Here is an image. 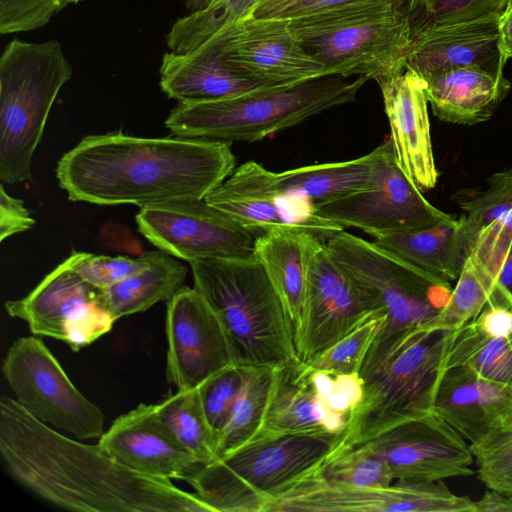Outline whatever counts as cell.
I'll list each match as a JSON object with an SVG mask.
<instances>
[{
	"instance_id": "cell-8",
	"label": "cell",
	"mask_w": 512,
	"mask_h": 512,
	"mask_svg": "<svg viewBox=\"0 0 512 512\" xmlns=\"http://www.w3.org/2000/svg\"><path fill=\"white\" fill-rule=\"evenodd\" d=\"M450 332L418 328L360 371L362 399L333 452L363 445L403 421L432 411Z\"/></svg>"
},
{
	"instance_id": "cell-52",
	"label": "cell",
	"mask_w": 512,
	"mask_h": 512,
	"mask_svg": "<svg viewBox=\"0 0 512 512\" xmlns=\"http://www.w3.org/2000/svg\"><path fill=\"white\" fill-rule=\"evenodd\" d=\"M509 338V341H510V344H511V347H512V332L510 333V335L508 336Z\"/></svg>"
},
{
	"instance_id": "cell-26",
	"label": "cell",
	"mask_w": 512,
	"mask_h": 512,
	"mask_svg": "<svg viewBox=\"0 0 512 512\" xmlns=\"http://www.w3.org/2000/svg\"><path fill=\"white\" fill-rule=\"evenodd\" d=\"M347 421L330 412L309 379V366L298 362L273 369L269 399L259 432L341 434Z\"/></svg>"
},
{
	"instance_id": "cell-15",
	"label": "cell",
	"mask_w": 512,
	"mask_h": 512,
	"mask_svg": "<svg viewBox=\"0 0 512 512\" xmlns=\"http://www.w3.org/2000/svg\"><path fill=\"white\" fill-rule=\"evenodd\" d=\"M375 314L384 315L322 240L311 257L304 314L295 337L300 361L311 363Z\"/></svg>"
},
{
	"instance_id": "cell-14",
	"label": "cell",
	"mask_w": 512,
	"mask_h": 512,
	"mask_svg": "<svg viewBox=\"0 0 512 512\" xmlns=\"http://www.w3.org/2000/svg\"><path fill=\"white\" fill-rule=\"evenodd\" d=\"M139 232L158 249L188 262L253 254L256 237L204 199L141 207Z\"/></svg>"
},
{
	"instance_id": "cell-30",
	"label": "cell",
	"mask_w": 512,
	"mask_h": 512,
	"mask_svg": "<svg viewBox=\"0 0 512 512\" xmlns=\"http://www.w3.org/2000/svg\"><path fill=\"white\" fill-rule=\"evenodd\" d=\"M382 144L343 162L302 166L278 173L281 190L313 205L367 188L375 179Z\"/></svg>"
},
{
	"instance_id": "cell-36",
	"label": "cell",
	"mask_w": 512,
	"mask_h": 512,
	"mask_svg": "<svg viewBox=\"0 0 512 512\" xmlns=\"http://www.w3.org/2000/svg\"><path fill=\"white\" fill-rule=\"evenodd\" d=\"M493 280L472 255L466 260L445 306L431 328L455 331L477 318L488 303Z\"/></svg>"
},
{
	"instance_id": "cell-5",
	"label": "cell",
	"mask_w": 512,
	"mask_h": 512,
	"mask_svg": "<svg viewBox=\"0 0 512 512\" xmlns=\"http://www.w3.org/2000/svg\"><path fill=\"white\" fill-rule=\"evenodd\" d=\"M338 443L339 434L258 432L185 481L213 512H264L268 500L312 473Z\"/></svg>"
},
{
	"instance_id": "cell-38",
	"label": "cell",
	"mask_w": 512,
	"mask_h": 512,
	"mask_svg": "<svg viewBox=\"0 0 512 512\" xmlns=\"http://www.w3.org/2000/svg\"><path fill=\"white\" fill-rule=\"evenodd\" d=\"M470 448L487 489L512 496V413Z\"/></svg>"
},
{
	"instance_id": "cell-3",
	"label": "cell",
	"mask_w": 512,
	"mask_h": 512,
	"mask_svg": "<svg viewBox=\"0 0 512 512\" xmlns=\"http://www.w3.org/2000/svg\"><path fill=\"white\" fill-rule=\"evenodd\" d=\"M189 264L194 288L225 330L235 365L276 368L300 362L288 315L253 254Z\"/></svg>"
},
{
	"instance_id": "cell-11",
	"label": "cell",
	"mask_w": 512,
	"mask_h": 512,
	"mask_svg": "<svg viewBox=\"0 0 512 512\" xmlns=\"http://www.w3.org/2000/svg\"><path fill=\"white\" fill-rule=\"evenodd\" d=\"M382 144L374 181L365 189L314 205L315 215L373 238L435 225L452 218L437 209L402 172L391 140Z\"/></svg>"
},
{
	"instance_id": "cell-35",
	"label": "cell",
	"mask_w": 512,
	"mask_h": 512,
	"mask_svg": "<svg viewBox=\"0 0 512 512\" xmlns=\"http://www.w3.org/2000/svg\"><path fill=\"white\" fill-rule=\"evenodd\" d=\"M309 475L331 485L357 489L385 487L394 481L386 464L365 444L332 452Z\"/></svg>"
},
{
	"instance_id": "cell-29",
	"label": "cell",
	"mask_w": 512,
	"mask_h": 512,
	"mask_svg": "<svg viewBox=\"0 0 512 512\" xmlns=\"http://www.w3.org/2000/svg\"><path fill=\"white\" fill-rule=\"evenodd\" d=\"M144 256L147 267L102 289V304L116 320L168 301L184 286L188 268L182 262L160 249Z\"/></svg>"
},
{
	"instance_id": "cell-44",
	"label": "cell",
	"mask_w": 512,
	"mask_h": 512,
	"mask_svg": "<svg viewBox=\"0 0 512 512\" xmlns=\"http://www.w3.org/2000/svg\"><path fill=\"white\" fill-rule=\"evenodd\" d=\"M387 0H292L276 6L255 18L295 19L329 10L368 2ZM254 17V16H253Z\"/></svg>"
},
{
	"instance_id": "cell-42",
	"label": "cell",
	"mask_w": 512,
	"mask_h": 512,
	"mask_svg": "<svg viewBox=\"0 0 512 512\" xmlns=\"http://www.w3.org/2000/svg\"><path fill=\"white\" fill-rule=\"evenodd\" d=\"M309 379L325 407L348 424L363 395L360 375L334 373L309 366Z\"/></svg>"
},
{
	"instance_id": "cell-6",
	"label": "cell",
	"mask_w": 512,
	"mask_h": 512,
	"mask_svg": "<svg viewBox=\"0 0 512 512\" xmlns=\"http://www.w3.org/2000/svg\"><path fill=\"white\" fill-rule=\"evenodd\" d=\"M289 26L327 74L376 82L404 70L412 43L406 0L329 10L291 19Z\"/></svg>"
},
{
	"instance_id": "cell-50",
	"label": "cell",
	"mask_w": 512,
	"mask_h": 512,
	"mask_svg": "<svg viewBox=\"0 0 512 512\" xmlns=\"http://www.w3.org/2000/svg\"><path fill=\"white\" fill-rule=\"evenodd\" d=\"M289 1H292V0H262L260 2L259 6L256 8L253 16L254 17L259 16V15L263 14L264 12H266L276 6H279L281 4L289 2Z\"/></svg>"
},
{
	"instance_id": "cell-43",
	"label": "cell",
	"mask_w": 512,
	"mask_h": 512,
	"mask_svg": "<svg viewBox=\"0 0 512 512\" xmlns=\"http://www.w3.org/2000/svg\"><path fill=\"white\" fill-rule=\"evenodd\" d=\"M81 1L83 0H0V34L42 28L63 9Z\"/></svg>"
},
{
	"instance_id": "cell-25",
	"label": "cell",
	"mask_w": 512,
	"mask_h": 512,
	"mask_svg": "<svg viewBox=\"0 0 512 512\" xmlns=\"http://www.w3.org/2000/svg\"><path fill=\"white\" fill-rule=\"evenodd\" d=\"M159 75L161 90L180 104L218 101L265 88L204 47L165 52Z\"/></svg>"
},
{
	"instance_id": "cell-4",
	"label": "cell",
	"mask_w": 512,
	"mask_h": 512,
	"mask_svg": "<svg viewBox=\"0 0 512 512\" xmlns=\"http://www.w3.org/2000/svg\"><path fill=\"white\" fill-rule=\"evenodd\" d=\"M367 81L362 76L322 75L218 101L178 103L165 126L179 137L255 142L354 101Z\"/></svg>"
},
{
	"instance_id": "cell-13",
	"label": "cell",
	"mask_w": 512,
	"mask_h": 512,
	"mask_svg": "<svg viewBox=\"0 0 512 512\" xmlns=\"http://www.w3.org/2000/svg\"><path fill=\"white\" fill-rule=\"evenodd\" d=\"M102 289L59 264L26 296L5 303L30 331L64 341L74 352L108 333L116 319L103 306Z\"/></svg>"
},
{
	"instance_id": "cell-9",
	"label": "cell",
	"mask_w": 512,
	"mask_h": 512,
	"mask_svg": "<svg viewBox=\"0 0 512 512\" xmlns=\"http://www.w3.org/2000/svg\"><path fill=\"white\" fill-rule=\"evenodd\" d=\"M325 244L385 315L361 370L375 363L406 334L430 327L453 289L451 282L344 230L329 237Z\"/></svg>"
},
{
	"instance_id": "cell-37",
	"label": "cell",
	"mask_w": 512,
	"mask_h": 512,
	"mask_svg": "<svg viewBox=\"0 0 512 512\" xmlns=\"http://www.w3.org/2000/svg\"><path fill=\"white\" fill-rule=\"evenodd\" d=\"M508 0H406L412 41L444 25L503 14Z\"/></svg>"
},
{
	"instance_id": "cell-12",
	"label": "cell",
	"mask_w": 512,
	"mask_h": 512,
	"mask_svg": "<svg viewBox=\"0 0 512 512\" xmlns=\"http://www.w3.org/2000/svg\"><path fill=\"white\" fill-rule=\"evenodd\" d=\"M475 501L442 480H397L385 487L336 486L307 475L267 501L264 512H475Z\"/></svg>"
},
{
	"instance_id": "cell-31",
	"label": "cell",
	"mask_w": 512,
	"mask_h": 512,
	"mask_svg": "<svg viewBox=\"0 0 512 512\" xmlns=\"http://www.w3.org/2000/svg\"><path fill=\"white\" fill-rule=\"evenodd\" d=\"M457 366L465 367L487 380L512 387V347L509 338L489 334L475 320L451 331L442 369Z\"/></svg>"
},
{
	"instance_id": "cell-40",
	"label": "cell",
	"mask_w": 512,
	"mask_h": 512,
	"mask_svg": "<svg viewBox=\"0 0 512 512\" xmlns=\"http://www.w3.org/2000/svg\"><path fill=\"white\" fill-rule=\"evenodd\" d=\"M63 263L84 281L100 289L108 288L148 265L144 255L134 259L127 256H107L76 251Z\"/></svg>"
},
{
	"instance_id": "cell-19",
	"label": "cell",
	"mask_w": 512,
	"mask_h": 512,
	"mask_svg": "<svg viewBox=\"0 0 512 512\" xmlns=\"http://www.w3.org/2000/svg\"><path fill=\"white\" fill-rule=\"evenodd\" d=\"M167 380L178 390L198 388L234 364L225 330L193 287L183 286L167 301Z\"/></svg>"
},
{
	"instance_id": "cell-16",
	"label": "cell",
	"mask_w": 512,
	"mask_h": 512,
	"mask_svg": "<svg viewBox=\"0 0 512 512\" xmlns=\"http://www.w3.org/2000/svg\"><path fill=\"white\" fill-rule=\"evenodd\" d=\"M244 76L263 85H288L329 75L300 45L289 20H242L200 45Z\"/></svg>"
},
{
	"instance_id": "cell-7",
	"label": "cell",
	"mask_w": 512,
	"mask_h": 512,
	"mask_svg": "<svg viewBox=\"0 0 512 512\" xmlns=\"http://www.w3.org/2000/svg\"><path fill=\"white\" fill-rule=\"evenodd\" d=\"M73 67L60 42L11 40L0 56V180L27 182L50 110Z\"/></svg>"
},
{
	"instance_id": "cell-54",
	"label": "cell",
	"mask_w": 512,
	"mask_h": 512,
	"mask_svg": "<svg viewBox=\"0 0 512 512\" xmlns=\"http://www.w3.org/2000/svg\"><path fill=\"white\" fill-rule=\"evenodd\" d=\"M510 169L512 170V166L510 167Z\"/></svg>"
},
{
	"instance_id": "cell-27",
	"label": "cell",
	"mask_w": 512,
	"mask_h": 512,
	"mask_svg": "<svg viewBox=\"0 0 512 512\" xmlns=\"http://www.w3.org/2000/svg\"><path fill=\"white\" fill-rule=\"evenodd\" d=\"M476 235L462 214L435 225L374 238L373 242L439 279L457 280Z\"/></svg>"
},
{
	"instance_id": "cell-21",
	"label": "cell",
	"mask_w": 512,
	"mask_h": 512,
	"mask_svg": "<svg viewBox=\"0 0 512 512\" xmlns=\"http://www.w3.org/2000/svg\"><path fill=\"white\" fill-rule=\"evenodd\" d=\"M98 444L125 467L152 477L185 481L201 465L157 419L154 404L118 416Z\"/></svg>"
},
{
	"instance_id": "cell-53",
	"label": "cell",
	"mask_w": 512,
	"mask_h": 512,
	"mask_svg": "<svg viewBox=\"0 0 512 512\" xmlns=\"http://www.w3.org/2000/svg\"><path fill=\"white\" fill-rule=\"evenodd\" d=\"M508 5H512V0H508V4H507V6H508Z\"/></svg>"
},
{
	"instance_id": "cell-49",
	"label": "cell",
	"mask_w": 512,
	"mask_h": 512,
	"mask_svg": "<svg viewBox=\"0 0 512 512\" xmlns=\"http://www.w3.org/2000/svg\"><path fill=\"white\" fill-rule=\"evenodd\" d=\"M500 50L507 62L512 58V5H508L499 22Z\"/></svg>"
},
{
	"instance_id": "cell-23",
	"label": "cell",
	"mask_w": 512,
	"mask_h": 512,
	"mask_svg": "<svg viewBox=\"0 0 512 512\" xmlns=\"http://www.w3.org/2000/svg\"><path fill=\"white\" fill-rule=\"evenodd\" d=\"M432 411L471 444L512 413V387L465 367L445 368L436 385Z\"/></svg>"
},
{
	"instance_id": "cell-46",
	"label": "cell",
	"mask_w": 512,
	"mask_h": 512,
	"mask_svg": "<svg viewBox=\"0 0 512 512\" xmlns=\"http://www.w3.org/2000/svg\"><path fill=\"white\" fill-rule=\"evenodd\" d=\"M474 320L489 334L508 337L512 332V307L486 304Z\"/></svg>"
},
{
	"instance_id": "cell-47",
	"label": "cell",
	"mask_w": 512,
	"mask_h": 512,
	"mask_svg": "<svg viewBox=\"0 0 512 512\" xmlns=\"http://www.w3.org/2000/svg\"><path fill=\"white\" fill-rule=\"evenodd\" d=\"M492 279L493 289L487 304L512 307V249L501 260Z\"/></svg>"
},
{
	"instance_id": "cell-18",
	"label": "cell",
	"mask_w": 512,
	"mask_h": 512,
	"mask_svg": "<svg viewBox=\"0 0 512 512\" xmlns=\"http://www.w3.org/2000/svg\"><path fill=\"white\" fill-rule=\"evenodd\" d=\"M204 200L255 237L288 226L309 230L321 238L343 230L316 216L313 204L283 192L278 173L254 160L235 168Z\"/></svg>"
},
{
	"instance_id": "cell-51",
	"label": "cell",
	"mask_w": 512,
	"mask_h": 512,
	"mask_svg": "<svg viewBox=\"0 0 512 512\" xmlns=\"http://www.w3.org/2000/svg\"><path fill=\"white\" fill-rule=\"evenodd\" d=\"M212 0H183V4L188 13H193L206 8Z\"/></svg>"
},
{
	"instance_id": "cell-34",
	"label": "cell",
	"mask_w": 512,
	"mask_h": 512,
	"mask_svg": "<svg viewBox=\"0 0 512 512\" xmlns=\"http://www.w3.org/2000/svg\"><path fill=\"white\" fill-rule=\"evenodd\" d=\"M262 0H212L204 9L178 18L165 37L168 51L187 53L224 29L253 16Z\"/></svg>"
},
{
	"instance_id": "cell-45",
	"label": "cell",
	"mask_w": 512,
	"mask_h": 512,
	"mask_svg": "<svg viewBox=\"0 0 512 512\" xmlns=\"http://www.w3.org/2000/svg\"><path fill=\"white\" fill-rule=\"evenodd\" d=\"M35 224L23 200L9 195L0 185V241L30 230Z\"/></svg>"
},
{
	"instance_id": "cell-24",
	"label": "cell",
	"mask_w": 512,
	"mask_h": 512,
	"mask_svg": "<svg viewBox=\"0 0 512 512\" xmlns=\"http://www.w3.org/2000/svg\"><path fill=\"white\" fill-rule=\"evenodd\" d=\"M322 240L309 230L293 226L271 230L255 239L253 255L281 299L294 340L303 319L311 257Z\"/></svg>"
},
{
	"instance_id": "cell-33",
	"label": "cell",
	"mask_w": 512,
	"mask_h": 512,
	"mask_svg": "<svg viewBox=\"0 0 512 512\" xmlns=\"http://www.w3.org/2000/svg\"><path fill=\"white\" fill-rule=\"evenodd\" d=\"M157 419L201 464L214 460L218 436L210 426L198 388L178 390L154 404Z\"/></svg>"
},
{
	"instance_id": "cell-32",
	"label": "cell",
	"mask_w": 512,
	"mask_h": 512,
	"mask_svg": "<svg viewBox=\"0 0 512 512\" xmlns=\"http://www.w3.org/2000/svg\"><path fill=\"white\" fill-rule=\"evenodd\" d=\"M273 369L265 366L242 367L241 387L229 419L219 435L214 460L247 443L260 431L272 385Z\"/></svg>"
},
{
	"instance_id": "cell-41",
	"label": "cell",
	"mask_w": 512,
	"mask_h": 512,
	"mask_svg": "<svg viewBox=\"0 0 512 512\" xmlns=\"http://www.w3.org/2000/svg\"><path fill=\"white\" fill-rule=\"evenodd\" d=\"M242 383V367L232 364L216 372L199 387L208 422L218 438L225 427Z\"/></svg>"
},
{
	"instance_id": "cell-10",
	"label": "cell",
	"mask_w": 512,
	"mask_h": 512,
	"mask_svg": "<svg viewBox=\"0 0 512 512\" xmlns=\"http://www.w3.org/2000/svg\"><path fill=\"white\" fill-rule=\"evenodd\" d=\"M2 372L16 401L38 420L79 440L104 433L102 410L74 386L40 338L21 337L13 342Z\"/></svg>"
},
{
	"instance_id": "cell-48",
	"label": "cell",
	"mask_w": 512,
	"mask_h": 512,
	"mask_svg": "<svg viewBox=\"0 0 512 512\" xmlns=\"http://www.w3.org/2000/svg\"><path fill=\"white\" fill-rule=\"evenodd\" d=\"M475 504L476 512H512V496L489 489Z\"/></svg>"
},
{
	"instance_id": "cell-20",
	"label": "cell",
	"mask_w": 512,
	"mask_h": 512,
	"mask_svg": "<svg viewBox=\"0 0 512 512\" xmlns=\"http://www.w3.org/2000/svg\"><path fill=\"white\" fill-rule=\"evenodd\" d=\"M377 84L389 122L397 165L421 191L435 187L438 171L432 148L426 82L404 70Z\"/></svg>"
},
{
	"instance_id": "cell-39",
	"label": "cell",
	"mask_w": 512,
	"mask_h": 512,
	"mask_svg": "<svg viewBox=\"0 0 512 512\" xmlns=\"http://www.w3.org/2000/svg\"><path fill=\"white\" fill-rule=\"evenodd\" d=\"M384 319L383 314L371 316L308 365L334 373L359 374Z\"/></svg>"
},
{
	"instance_id": "cell-2",
	"label": "cell",
	"mask_w": 512,
	"mask_h": 512,
	"mask_svg": "<svg viewBox=\"0 0 512 512\" xmlns=\"http://www.w3.org/2000/svg\"><path fill=\"white\" fill-rule=\"evenodd\" d=\"M231 142L203 138H144L121 131L89 135L57 164L71 201L140 208L203 200L235 169Z\"/></svg>"
},
{
	"instance_id": "cell-28",
	"label": "cell",
	"mask_w": 512,
	"mask_h": 512,
	"mask_svg": "<svg viewBox=\"0 0 512 512\" xmlns=\"http://www.w3.org/2000/svg\"><path fill=\"white\" fill-rule=\"evenodd\" d=\"M433 114L445 122L474 125L492 117L511 83L477 67L449 69L424 79Z\"/></svg>"
},
{
	"instance_id": "cell-22",
	"label": "cell",
	"mask_w": 512,
	"mask_h": 512,
	"mask_svg": "<svg viewBox=\"0 0 512 512\" xmlns=\"http://www.w3.org/2000/svg\"><path fill=\"white\" fill-rule=\"evenodd\" d=\"M501 16L444 25L421 34L412 41L405 66L423 79L460 67H477L503 76L506 61L499 43Z\"/></svg>"
},
{
	"instance_id": "cell-17",
	"label": "cell",
	"mask_w": 512,
	"mask_h": 512,
	"mask_svg": "<svg viewBox=\"0 0 512 512\" xmlns=\"http://www.w3.org/2000/svg\"><path fill=\"white\" fill-rule=\"evenodd\" d=\"M365 445L396 481H438L474 474L470 444L433 411L403 421Z\"/></svg>"
},
{
	"instance_id": "cell-1",
	"label": "cell",
	"mask_w": 512,
	"mask_h": 512,
	"mask_svg": "<svg viewBox=\"0 0 512 512\" xmlns=\"http://www.w3.org/2000/svg\"><path fill=\"white\" fill-rule=\"evenodd\" d=\"M0 453L8 474L41 499L81 512H213L170 479L125 467L99 444L74 440L16 399L0 400Z\"/></svg>"
}]
</instances>
